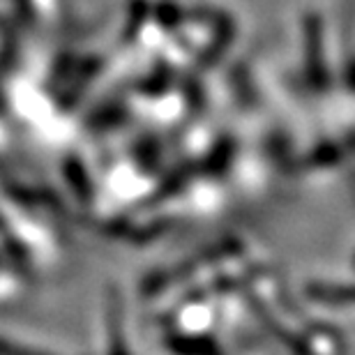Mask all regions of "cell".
<instances>
[{"label":"cell","instance_id":"cell-2","mask_svg":"<svg viewBox=\"0 0 355 355\" xmlns=\"http://www.w3.org/2000/svg\"><path fill=\"white\" fill-rule=\"evenodd\" d=\"M168 346L178 355H222L215 339L210 337H189V335H178L168 339Z\"/></svg>","mask_w":355,"mask_h":355},{"label":"cell","instance_id":"cell-3","mask_svg":"<svg viewBox=\"0 0 355 355\" xmlns=\"http://www.w3.org/2000/svg\"><path fill=\"white\" fill-rule=\"evenodd\" d=\"M111 353L109 355H127L125 342H123V328H120V318H118V307L111 311Z\"/></svg>","mask_w":355,"mask_h":355},{"label":"cell","instance_id":"cell-1","mask_svg":"<svg viewBox=\"0 0 355 355\" xmlns=\"http://www.w3.org/2000/svg\"><path fill=\"white\" fill-rule=\"evenodd\" d=\"M307 295L323 304H355V286L342 284H309Z\"/></svg>","mask_w":355,"mask_h":355},{"label":"cell","instance_id":"cell-4","mask_svg":"<svg viewBox=\"0 0 355 355\" xmlns=\"http://www.w3.org/2000/svg\"><path fill=\"white\" fill-rule=\"evenodd\" d=\"M0 355H51L44 351H35L31 346L24 344H14L10 339H0Z\"/></svg>","mask_w":355,"mask_h":355}]
</instances>
